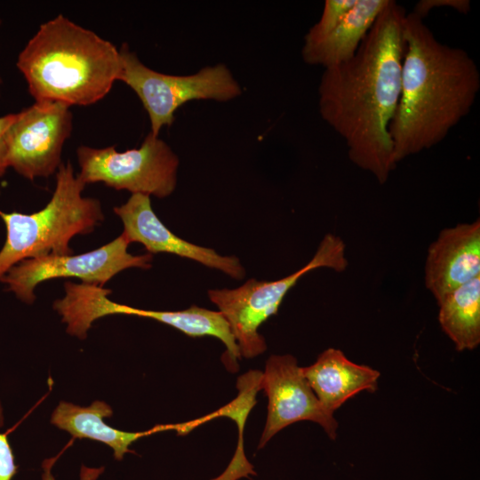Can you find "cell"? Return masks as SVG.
Returning a JSON list of instances; mask_svg holds the SVG:
<instances>
[{
	"label": "cell",
	"instance_id": "6da1fadb",
	"mask_svg": "<svg viewBox=\"0 0 480 480\" xmlns=\"http://www.w3.org/2000/svg\"><path fill=\"white\" fill-rule=\"evenodd\" d=\"M405 15L389 0L355 56L324 68L318 86L321 117L343 138L350 161L380 184L396 166L389 125L400 99Z\"/></svg>",
	"mask_w": 480,
	"mask_h": 480
},
{
	"label": "cell",
	"instance_id": "7a4b0ae2",
	"mask_svg": "<svg viewBox=\"0 0 480 480\" xmlns=\"http://www.w3.org/2000/svg\"><path fill=\"white\" fill-rule=\"evenodd\" d=\"M401 92L389 125L396 164L443 141L469 114L480 72L463 49L440 43L413 12L404 20Z\"/></svg>",
	"mask_w": 480,
	"mask_h": 480
},
{
	"label": "cell",
	"instance_id": "3957f363",
	"mask_svg": "<svg viewBox=\"0 0 480 480\" xmlns=\"http://www.w3.org/2000/svg\"><path fill=\"white\" fill-rule=\"evenodd\" d=\"M35 102L89 106L119 79V50L95 32L59 14L40 25L16 62Z\"/></svg>",
	"mask_w": 480,
	"mask_h": 480
},
{
	"label": "cell",
	"instance_id": "277c9868",
	"mask_svg": "<svg viewBox=\"0 0 480 480\" xmlns=\"http://www.w3.org/2000/svg\"><path fill=\"white\" fill-rule=\"evenodd\" d=\"M51 200L31 214L4 212L6 240L0 250V280L16 264L47 255L71 254L70 240L92 232L104 220L98 199L84 197L85 184L70 162L61 164Z\"/></svg>",
	"mask_w": 480,
	"mask_h": 480
},
{
	"label": "cell",
	"instance_id": "5b68a950",
	"mask_svg": "<svg viewBox=\"0 0 480 480\" xmlns=\"http://www.w3.org/2000/svg\"><path fill=\"white\" fill-rule=\"evenodd\" d=\"M346 245L338 236L328 233L313 258L294 273L276 280L249 279L235 289H212L208 296L228 320L242 357L252 358L267 349L259 327L277 310L287 292L307 273L327 268L336 272L347 269Z\"/></svg>",
	"mask_w": 480,
	"mask_h": 480
},
{
	"label": "cell",
	"instance_id": "8992f818",
	"mask_svg": "<svg viewBox=\"0 0 480 480\" xmlns=\"http://www.w3.org/2000/svg\"><path fill=\"white\" fill-rule=\"evenodd\" d=\"M119 52L122 68L118 81L126 84L140 100L149 117L150 132L155 136L164 126L172 125L175 111L188 101H227L242 93L224 64L203 68L193 75L172 76L144 65L125 44Z\"/></svg>",
	"mask_w": 480,
	"mask_h": 480
},
{
	"label": "cell",
	"instance_id": "52a82bcc",
	"mask_svg": "<svg viewBox=\"0 0 480 480\" xmlns=\"http://www.w3.org/2000/svg\"><path fill=\"white\" fill-rule=\"evenodd\" d=\"M79 180L85 185L102 182L132 194L169 196L177 184L179 159L158 136L149 132L140 147L119 152L114 146L76 149Z\"/></svg>",
	"mask_w": 480,
	"mask_h": 480
},
{
	"label": "cell",
	"instance_id": "ba28073f",
	"mask_svg": "<svg viewBox=\"0 0 480 480\" xmlns=\"http://www.w3.org/2000/svg\"><path fill=\"white\" fill-rule=\"evenodd\" d=\"M129 244L120 235L107 244L82 254H51L24 260L13 266L0 281L27 304L34 302L36 285L52 278L76 277L83 284L103 287L124 269L151 268L152 254L132 255L128 252Z\"/></svg>",
	"mask_w": 480,
	"mask_h": 480
},
{
	"label": "cell",
	"instance_id": "9c48e42d",
	"mask_svg": "<svg viewBox=\"0 0 480 480\" xmlns=\"http://www.w3.org/2000/svg\"><path fill=\"white\" fill-rule=\"evenodd\" d=\"M72 128L70 108L61 103L35 102L15 113L5 136L8 167L30 180L56 173Z\"/></svg>",
	"mask_w": 480,
	"mask_h": 480
},
{
	"label": "cell",
	"instance_id": "30bf717a",
	"mask_svg": "<svg viewBox=\"0 0 480 480\" xmlns=\"http://www.w3.org/2000/svg\"><path fill=\"white\" fill-rule=\"evenodd\" d=\"M260 390L268 403L258 449L263 448L280 430L300 420L318 423L332 440L336 439L337 420L323 407L293 356L268 357L261 374Z\"/></svg>",
	"mask_w": 480,
	"mask_h": 480
},
{
	"label": "cell",
	"instance_id": "8fae6325",
	"mask_svg": "<svg viewBox=\"0 0 480 480\" xmlns=\"http://www.w3.org/2000/svg\"><path fill=\"white\" fill-rule=\"evenodd\" d=\"M114 212L124 225L121 235L130 244H141L150 254H174L218 269L236 279L244 276V268L236 256H222L213 249L189 243L168 229L154 212L148 195L132 194L124 204L114 208Z\"/></svg>",
	"mask_w": 480,
	"mask_h": 480
},
{
	"label": "cell",
	"instance_id": "7c38bea8",
	"mask_svg": "<svg viewBox=\"0 0 480 480\" xmlns=\"http://www.w3.org/2000/svg\"><path fill=\"white\" fill-rule=\"evenodd\" d=\"M480 276V220L441 230L428 248L424 281L438 302Z\"/></svg>",
	"mask_w": 480,
	"mask_h": 480
},
{
	"label": "cell",
	"instance_id": "4fadbf2b",
	"mask_svg": "<svg viewBox=\"0 0 480 480\" xmlns=\"http://www.w3.org/2000/svg\"><path fill=\"white\" fill-rule=\"evenodd\" d=\"M302 372L323 407L332 413L361 391L375 392L380 372L357 364L336 348H327Z\"/></svg>",
	"mask_w": 480,
	"mask_h": 480
},
{
	"label": "cell",
	"instance_id": "5bb4252c",
	"mask_svg": "<svg viewBox=\"0 0 480 480\" xmlns=\"http://www.w3.org/2000/svg\"><path fill=\"white\" fill-rule=\"evenodd\" d=\"M389 0H356L341 21L324 38L303 44V60L324 68L351 60Z\"/></svg>",
	"mask_w": 480,
	"mask_h": 480
},
{
	"label": "cell",
	"instance_id": "9a60e30c",
	"mask_svg": "<svg viewBox=\"0 0 480 480\" xmlns=\"http://www.w3.org/2000/svg\"><path fill=\"white\" fill-rule=\"evenodd\" d=\"M112 415L111 406L103 401L96 400L85 407L61 401L52 413L51 423L74 438L107 444L113 450L114 458L119 461L126 453L132 452L130 446L138 439L164 428L157 427L146 432L122 431L105 423V419Z\"/></svg>",
	"mask_w": 480,
	"mask_h": 480
},
{
	"label": "cell",
	"instance_id": "2e32d148",
	"mask_svg": "<svg viewBox=\"0 0 480 480\" xmlns=\"http://www.w3.org/2000/svg\"><path fill=\"white\" fill-rule=\"evenodd\" d=\"M118 312L154 319L190 337L213 336L221 340L227 348L223 356L225 365L232 372L237 371V360L242 356L230 325L220 311L195 305L180 311L145 310L121 304Z\"/></svg>",
	"mask_w": 480,
	"mask_h": 480
},
{
	"label": "cell",
	"instance_id": "e0dca14e",
	"mask_svg": "<svg viewBox=\"0 0 480 480\" xmlns=\"http://www.w3.org/2000/svg\"><path fill=\"white\" fill-rule=\"evenodd\" d=\"M437 304L439 324L455 348H476L480 343V276L446 294Z\"/></svg>",
	"mask_w": 480,
	"mask_h": 480
},
{
	"label": "cell",
	"instance_id": "ac0fdd59",
	"mask_svg": "<svg viewBox=\"0 0 480 480\" xmlns=\"http://www.w3.org/2000/svg\"><path fill=\"white\" fill-rule=\"evenodd\" d=\"M261 374L262 372L259 370H250L241 375L236 382L237 396L216 412V415L229 417L236 422L239 436L230 463L219 476L211 480H238L250 475H256L253 466L248 461L244 452L243 429L248 414L256 404V396L260 390Z\"/></svg>",
	"mask_w": 480,
	"mask_h": 480
},
{
	"label": "cell",
	"instance_id": "d6986e66",
	"mask_svg": "<svg viewBox=\"0 0 480 480\" xmlns=\"http://www.w3.org/2000/svg\"><path fill=\"white\" fill-rule=\"evenodd\" d=\"M356 0H326L319 20L304 37V44L318 42L326 36L356 4Z\"/></svg>",
	"mask_w": 480,
	"mask_h": 480
},
{
	"label": "cell",
	"instance_id": "ffe728a7",
	"mask_svg": "<svg viewBox=\"0 0 480 480\" xmlns=\"http://www.w3.org/2000/svg\"><path fill=\"white\" fill-rule=\"evenodd\" d=\"M4 410L0 402V428L4 425ZM19 471L7 434L0 432V480H12Z\"/></svg>",
	"mask_w": 480,
	"mask_h": 480
},
{
	"label": "cell",
	"instance_id": "44dd1931",
	"mask_svg": "<svg viewBox=\"0 0 480 480\" xmlns=\"http://www.w3.org/2000/svg\"><path fill=\"white\" fill-rule=\"evenodd\" d=\"M435 7H451L466 14L470 12V2L468 0H421L416 4L412 12L424 19Z\"/></svg>",
	"mask_w": 480,
	"mask_h": 480
},
{
	"label": "cell",
	"instance_id": "7402d4cb",
	"mask_svg": "<svg viewBox=\"0 0 480 480\" xmlns=\"http://www.w3.org/2000/svg\"><path fill=\"white\" fill-rule=\"evenodd\" d=\"M59 456L46 459L42 463L43 474L42 480H56L52 475V468L55 464ZM104 468H88L84 465L81 466L80 480H97L103 473Z\"/></svg>",
	"mask_w": 480,
	"mask_h": 480
},
{
	"label": "cell",
	"instance_id": "603a6c76",
	"mask_svg": "<svg viewBox=\"0 0 480 480\" xmlns=\"http://www.w3.org/2000/svg\"><path fill=\"white\" fill-rule=\"evenodd\" d=\"M15 117V113L0 116V179L9 168L6 156L5 136L7 130Z\"/></svg>",
	"mask_w": 480,
	"mask_h": 480
},
{
	"label": "cell",
	"instance_id": "cb8c5ba5",
	"mask_svg": "<svg viewBox=\"0 0 480 480\" xmlns=\"http://www.w3.org/2000/svg\"><path fill=\"white\" fill-rule=\"evenodd\" d=\"M0 25H1V20H0ZM1 84H2V79L0 77V89H1ZM1 93V92H0Z\"/></svg>",
	"mask_w": 480,
	"mask_h": 480
}]
</instances>
